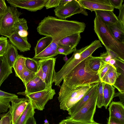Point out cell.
<instances>
[{"label": "cell", "instance_id": "obj_1", "mask_svg": "<svg viewBox=\"0 0 124 124\" xmlns=\"http://www.w3.org/2000/svg\"><path fill=\"white\" fill-rule=\"evenodd\" d=\"M85 27V24L83 22L48 16L39 23L37 29L39 34L52 37V41L58 44L67 36L83 32Z\"/></svg>", "mask_w": 124, "mask_h": 124}, {"label": "cell", "instance_id": "obj_2", "mask_svg": "<svg viewBox=\"0 0 124 124\" xmlns=\"http://www.w3.org/2000/svg\"><path fill=\"white\" fill-rule=\"evenodd\" d=\"M91 56L81 62L67 75L63 78V83L69 88H73L100 82L97 72L93 71L89 66Z\"/></svg>", "mask_w": 124, "mask_h": 124}, {"label": "cell", "instance_id": "obj_3", "mask_svg": "<svg viewBox=\"0 0 124 124\" xmlns=\"http://www.w3.org/2000/svg\"><path fill=\"white\" fill-rule=\"evenodd\" d=\"M100 41L95 40L90 45L79 49H76L71 57L65 62L61 70L55 72L53 82L58 86L64 77L81 62L88 57L98 48L102 47Z\"/></svg>", "mask_w": 124, "mask_h": 124}, {"label": "cell", "instance_id": "obj_4", "mask_svg": "<svg viewBox=\"0 0 124 124\" xmlns=\"http://www.w3.org/2000/svg\"><path fill=\"white\" fill-rule=\"evenodd\" d=\"M94 29L99 40L105 47L113 51L124 61V43L117 41L108 28L97 16L94 20Z\"/></svg>", "mask_w": 124, "mask_h": 124}, {"label": "cell", "instance_id": "obj_5", "mask_svg": "<svg viewBox=\"0 0 124 124\" xmlns=\"http://www.w3.org/2000/svg\"><path fill=\"white\" fill-rule=\"evenodd\" d=\"M94 84L84 85L70 88L62 83L58 97L60 109L68 111L81 99Z\"/></svg>", "mask_w": 124, "mask_h": 124}, {"label": "cell", "instance_id": "obj_6", "mask_svg": "<svg viewBox=\"0 0 124 124\" xmlns=\"http://www.w3.org/2000/svg\"><path fill=\"white\" fill-rule=\"evenodd\" d=\"M97 97V89L77 112L67 117L66 119L77 123L90 124L95 122L93 117L96 111Z\"/></svg>", "mask_w": 124, "mask_h": 124}, {"label": "cell", "instance_id": "obj_7", "mask_svg": "<svg viewBox=\"0 0 124 124\" xmlns=\"http://www.w3.org/2000/svg\"><path fill=\"white\" fill-rule=\"evenodd\" d=\"M22 14L16 8L8 7L5 12L0 15V35L7 38L9 36L14 32L15 23Z\"/></svg>", "mask_w": 124, "mask_h": 124}, {"label": "cell", "instance_id": "obj_8", "mask_svg": "<svg viewBox=\"0 0 124 124\" xmlns=\"http://www.w3.org/2000/svg\"><path fill=\"white\" fill-rule=\"evenodd\" d=\"M56 94L55 90L52 87L46 88L42 91L36 93L26 94L22 92L17 94L25 96L30 99L35 109L42 111L47 102L52 99Z\"/></svg>", "mask_w": 124, "mask_h": 124}, {"label": "cell", "instance_id": "obj_9", "mask_svg": "<svg viewBox=\"0 0 124 124\" xmlns=\"http://www.w3.org/2000/svg\"><path fill=\"white\" fill-rule=\"evenodd\" d=\"M86 9L82 8L78 0H71L64 5L60 4L54 9L55 14L59 19H65L77 14L87 16Z\"/></svg>", "mask_w": 124, "mask_h": 124}, {"label": "cell", "instance_id": "obj_10", "mask_svg": "<svg viewBox=\"0 0 124 124\" xmlns=\"http://www.w3.org/2000/svg\"><path fill=\"white\" fill-rule=\"evenodd\" d=\"M48 0H7L11 6L36 12L45 7Z\"/></svg>", "mask_w": 124, "mask_h": 124}, {"label": "cell", "instance_id": "obj_11", "mask_svg": "<svg viewBox=\"0 0 124 124\" xmlns=\"http://www.w3.org/2000/svg\"><path fill=\"white\" fill-rule=\"evenodd\" d=\"M30 101L28 98H18L13 99L9 108L11 124H15L25 109Z\"/></svg>", "mask_w": 124, "mask_h": 124}, {"label": "cell", "instance_id": "obj_12", "mask_svg": "<svg viewBox=\"0 0 124 124\" xmlns=\"http://www.w3.org/2000/svg\"><path fill=\"white\" fill-rule=\"evenodd\" d=\"M78 1L82 8L89 9L92 12L97 10L113 11L114 10L109 0H78Z\"/></svg>", "mask_w": 124, "mask_h": 124}, {"label": "cell", "instance_id": "obj_13", "mask_svg": "<svg viewBox=\"0 0 124 124\" xmlns=\"http://www.w3.org/2000/svg\"><path fill=\"white\" fill-rule=\"evenodd\" d=\"M56 58L51 57L40 59L38 61L43 72L47 76L48 87H52L55 72L54 67Z\"/></svg>", "mask_w": 124, "mask_h": 124}, {"label": "cell", "instance_id": "obj_14", "mask_svg": "<svg viewBox=\"0 0 124 124\" xmlns=\"http://www.w3.org/2000/svg\"><path fill=\"white\" fill-rule=\"evenodd\" d=\"M8 38L9 42L20 52L30 50L31 45L27 41V37H22L14 32Z\"/></svg>", "mask_w": 124, "mask_h": 124}, {"label": "cell", "instance_id": "obj_15", "mask_svg": "<svg viewBox=\"0 0 124 124\" xmlns=\"http://www.w3.org/2000/svg\"><path fill=\"white\" fill-rule=\"evenodd\" d=\"M24 93L28 94L40 92L47 88L46 83L37 75L29 82L25 86Z\"/></svg>", "mask_w": 124, "mask_h": 124}, {"label": "cell", "instance_id": "obj_16", "mask_svg": "<svg viewBox=\"0 0 124 124\" xmlns=\"http://www.w3.org/2000/svg\"><path fill=\"white\" fill-rule=\"evenodd\" d=\"M109 106V116L115 118L124 123V104L120 101H112Z\"/></svg>", "mask_w": 124, "mask_h": 124}, {"label": "cell", "instance_id": "obj_17", "mask_svg": "<svg viewBox=\"0 0 124 124\" xmlns=\"http://www.w3.org/2000/svg\"><path fill=\"white\" fill-rule=\"evenodd\" d=\"M99 82L94 84L81 99L68 110L70 116L72 115L77 112L86 103L97 90Z\"/></svg>", "mask_w": 124, "mask_h": 124}, {"label": "cell", "instance_id": "obj_18", "mask_svg": "<svg viewBox=\"0 0 124 124\" xmlns=\"http://www.w3.org/2000/svg\"><path fill=\"white\" fill-rule=\"evenodd\" d=\"M96 16H98L104 23L109 26L117 23L118 21L113 11L107 10L95 11Z\"/></svg>", "mask_w": 124, "mask_h": 124}, {"label": "cell", "instance_id": "obj_19", "mask_svg": "<svg viewBox=\"0 0 124 124\" xmlns=\"http://www.w3.org/2000/svg\"><path fill=\"white\" fill-rule=\"evenodd\" d=\"M108 27L115 39L119 43H124V24L118 20L116 23Z\"/></svg>", "mask_w": 124, "mask_h": 124}, {"label": "cell", "instance_id": "obj_20", "mask_svg": "<svg viewBox=\"0 0 124 124\" xmlns=\"http://www.w3.org/2000/svg\"><path fill=\"white\" fill-rule=\"evenodd\" d=\"M18 97L15 94L6 92L0 89V114L7 112L9 108L11 101Z\"/></svg>", "mask_w": 124, "mask_h": 124}, {"label": "cell", "instance_id": "obj_21", "mask_svg": "<svg viewBox=\"0 0 124 124\" xmlns=\"http://www.w3.org/2000/svg\"><path fill=\"white\" fill-rule=\"evenodd\" d=\"M12 68L10 66L4 57H0V88L4 81L12 73Z\"/></svg>", "mask_w": 124, "mask_h": 124}, {"label": "cell", "instance_id": "obj_22", "mask_svg": "<svg viewBox=\"0 0 124 124\" xmlns=\"http://www.w3.org/2000/svg\"><path fill=\"white\" fill-rule=\"evenodd\" d=\"M19 55L17 49L8 41L7 49L3 56L11 68H13V64Z\"/></svg>", "mask_w": 124, "mask_h": 124}, {"label": "cell", "instance_id": "obj_23", "mask_svg": "<svg viewBox=\"0 0 124 124\" xmlns=\"http://www.w3.org/2000/svg\"><path fill=\"white\" fill-rule=\"evenodd\" d=\"M121 74L118 73L116 68L111 65L109 69L100 81L105 83L113 85L117 78Z\"/></svg>", "mask_w": 124, "mask_h": 124}, {"label": "cell", "instance_id": "obj_24", "mask_svg": "<svg viewBox=\"0 0 124 124\" xmlns=\"http://www.w3.org/2000/svg\"><path fill=\"white\" fill-rule=\"evenodd\" d=\"M115 88L112 85L104 83L103 88V106L106 109L114 97Z\"/></svg>", "mask_w": 124, "mask_h": 124}, {"label": "cell", "instance_id": "obj_25", "mask_svg": "<svg viewBox=\"0 0 124 124\" xmlns=\"http://www.w3.org/2000/svg\"><path fill=\"white\" fill-rule=\"evenodd\" d=\"M81 38L80 33H77L67 36L58 43V46H67L76 48Z\"/></svg>", "mask_w": 124, "mask_h": 124}, {"label": "cell", "instance_id": "obj_26", "mask_svg": "<svg viewBox=\"0 0 124 124\" xmlns=\"http://www.w3.org/2000/svg\"><path fill=\"white\" fill-rule=\"evenodd\" d=\"M30 100L25 109L15 124H25L29 118L34 115L35 109Z\"/></svg>", "mask_w": 124, "mask_h": 124}, {"label": "cell", "instance_id": "obj_27", "mask_svg": "<svg viewBox=\"0 0 124 124\" xmlns=\"http://www.w3.org/2000/svg\"><path fill=\"white\" fill-rule=\"evenodd\" d=\"M26 59V57L23 55H19L13 66L16 76L19 78L25 67V62Z\"/></svg>", "mask_w": 124, "mask_h": 124}, {"label": "cell", "instance_id": "obj_28", "mask_svg": "<svg viewBox=\"0 0 124 124\" xmlns=\"http://www.w3.org/2000/svg\"><path fill=\"white\" fill-rule=\"evenodd\" d=\"M52 40V38L48 36L43 37L39 39L38 41L34 48L35 55L38 54L48 47Z\"/></svg>", "mask_w": 124, "mask_h": 124}, {"label": "cell", "instance_id": "obj_29", "mask_svg": "<svg viewBox=\"0 0 124 124\" xmlns=\"http://www.w3.org/2000/svg\"><path fill=\"white\" fill-rule=\"evenodd\" d=\"M58 54L56 51L52 50L48 46L40 53L34 55L33 58L38 59H45L53 57Z\"/></svg>", "mask_w": 124, "mask_h": 124}, {"label": "cell", "instance_id": "obj_30", "mask_svg": "<svg viewBox=\"0 0 124 124\" xmlns=\"http://www.w3.org/2000/svg\"><path fill=\"white\" fill-rule=\"evenodd\" d=\"M25 66L29 70L35 73L39 70L40 66L38 61L34 58L26 57L25 62Z\"/></svg>", "mask_w": 124, "mask_h": 124}, {"label": "cell", "instance_id": "obj_31", "mask_svg": "<svg viewBox=\"0 0 124 124\" xmlns=\"http://www.w3.org/2000/svg\"><path fill=\"white\" fill-rule=\"evenodd\" d=\"M28 29L27 21L23 18H19L15 23L13 27L14 32L17 33L24 30L27 31Z\"/></svg>", "mask_w": 124, "mask_h": 124}, {"label": "cell", "instance_id": "obj_32", "mask_svg": "<svg viewBox=\"0 0 124 124\" xmlns=\"http://www.w3.org/2000/svg\"><path fill=\"white\" fill-rule=\"evenodd\" d=\"M36 73L33 72L25 68L20 78L25 86L30 81L33 79L36 76Z\"/></svg>", "mask_w": 124, "mask_h": 124}, {"label": "cell", "instance_id": "obj_33", "mask_svg": "<svg viewBox=\"0 0 124 124\" xmlns=\"http://www.w3.org/2000/svg\"><path fill=\"white\" fill-rule=\"evenodd\" d=\"M104 83L100 81L97 88L96 106L99 108L103 106V88Z\"/></svg>", "mask_w": 124, "mask_h": 124}, {"label": "cell", "instance_id": "obj_34", "mask_svg": "<svg viewBox=\"0 0 124 124\" xmlns=\"http://www.w3.org/2000/svg\"><path fill=\"white\" fill-rule=\"evenodd\" d=\"M101 61L97 57L90 56L89 61V65L93 71L97 72L99 68Z\"/></svg>", "mask_w": 124, "mask_h": 124}, {"label": "cell", "instance_id": "obj_35", "mask_svg": "<svg viewBox=\"0 0 124 124\" xmlns=\"http://www.w3.org/2000/svg\"><path fill=\"white\" fill-rule=\"evenodd\" d=\"M76 49V48L69 46H58L56 51L57 54L68 55L73 52Z\"/></svg>", "mask_w": 124, "mask_h": 124}, {"label": "cell", "instance_id": "obj_36", "mask_svg": "<svg viewBox=\"0 0 124 124\" xmlns=\"http://www.w3.org/2000/svg\"><path fill=\"white\" fill-rule=\"evenodd\" d=\"M112 86L117 88L120 93H124V75L121 74Z\"/></svg>", "mask_w": 124, "mask_h": 124}, {"label": "cell", "instance_id": "obj_37", "mask_svg": "<svg viewBox=\"0 0 124 124\" xmlns=\"http://www.w3.org/2000/svg\"><path fill=\"white\" fill-rule=\"evenodd\" d=\"M110 65H111L109 63L104 62L101 61L99 68L97 72L100 80L107 71Z\"/></svg>", "mask_w": 124, "mask_h": 124}, {"label": "cell", "instance_id": "obj_38", "mask_svg": "<svg viewBox=\"0 0 124 124\" xmlns=\"http://www.w3.org/2000/svg\"><path fill=\"white\" fill-rule=\"evenodd\" d=\"M8 40L7 38L1 36L0 37V57L3 56L7 49Z\"/></svg>", "mask_w": 124, "mask_h": 124}, {"label": "cell", "instance_id": "obj_39", "mask_svg": "<svg viewBox=\"0 0 124 124\" xmlns=\"http://www.w3.org/2000/svg\"><path fill=\"white\" fill-rule=\"evenodd\" d=\"M115 59L116 62L114 66L118 73L124 75V62L118 59Z\"/></svg>", "mask_w": 124, "mask_h": 124}, {"label": "cell", "instance_id": "obj_40", "mask_svg": "<svg viewBox=\"0 0 124 124\" xmlns=\"http://www.w3.org/2000/svg\"><path fill=\"white\" fill-rule=\"evenodd\" d=\"M36 75L46 83L47 88H49L48 87V83L47 75L45 73L43 72L40 66L38 72L36 73Z\"/></svg>", "mask_w": 124, "mask_h": 124}, {"label": "cell", "instance_id": "obj_41", "mask_svg": "<svg viewBox=\"0 0 124 124\" xmlns=\"http://www.w3.org/2000/svg\"><path fill=\"white\" fill-rule=\"evenodd\" d=\"M1 120V124H11L9 111L7 113L1 114L0 115Z\"/></svg>", "mask_w": 124, "mask_h": 124}, {"label": "cell", "instance_id": "obj_42", "mask_svg": "<svg viewBox=\"0 0 124 124\" xmlns=\"http://www.w3.org/2000/svg\"><path fill=\"white\" fill-rule=\"evenodd\" d=\"M61 0H48L45 6L46 9L56 8L60 5Z\"/></svg>", "mask_w": 124, "mask_h": 124}, {"label": "cell", "instance_id": "obj_43", "mask_svg": "<svg viewBox=\"0 0 124 124\" xmlns=\"http://www.w3.org/2000/svg\"><path fill=\"white\" fill-rule=\"evenodd\" d=\"M97 57L101 61L106 63H109L110 60L112 58L107 51L101 53L100 55Z\"/></svg>", "mask_w": 124, "mask_h": 124}, {"label": "cell", "instance_id": "obj_44", "mask_svg": "<svg viewBox=\"0 0 124 124\" xmlns=\"http://www.w3.org/2000/svg\"><path fill=\"white\" fill-rule=\"evenodd\" d=\"M110 3L114 8L118 9L122 5L123 0H109Z\"/></svg>", "mask_w": 124, "mask_h": 124}, {"label": "cell", "instance_id": "obj_45", "mask_svg": "<svg viewBox=\"0 0 124 124\" xmlns=\"http://www.w3.org/2000/svg\"><path fill=\"white\" fill-rule=\"evenodd\" d=\"M119 10V14L117 17L119 21L124 24V4L122 5Z\"/></svg>", "mask_w": 124, "mask_h": 124}, {"label": "cell", "instance_id": "obj_46", "mask_svg": "<svg viewBox=\"0 0 124 124\" xmlns=\"http://www.w3.org/2000/svg\"><path fill=\"white\" fill-rule=\"evenodd\" d=\"M5 0H0V15L4 13L7 9Z\"/></svg>", "mask_w": 124, "mask_h": 124}, {"label": "cell", "instance_id": "obj_47", "mask_svg": "<svg viewBox=\"0 0 124 124\" xmlns=\"http://www.w3.org/2000/svg\"><path fill=\"white\" fill-rule=\"evenodd\" d=\"M107 124H124V123L115 118L109 116L108 119Z\"/></svg>", "mask_w": 124, "mask_h": 124}, {"label": "cell", "instance_id": "obj_48", "mask_svg": "<svg viewBox=\"0 0 124 124\" xmlns=\"http://www.w3.org/2000/svg\"><path fill=\"white\" fill-rule=\"evenodd\" d=\"M105 48L106 50V51L112 58L115 59H118L124 61L122 60L118 55L115 52L106 47Z\"/></svg>", "mask_w": 124, "mask_h": 124}, {"label": "cell", "instance_id": "obj_49", "mask_svg": "<svg viewBox=\"0 0 124 124\" xmlns=\"http://www.w3.org/2000/svg\"><path fill=\"white\" fill-rule=\"evenodd\" d=\"M116 96L118 97L120 99V101L124 104V93H122L119 91L115 93L114 97Z\"/></svg>", "mask_w": 124, "mask_h": 124}, {"label": "cell", "instance_id": "obj_50", "mask_svg": "<svg viewBox=\"0 0 124 124\" xmlns=\"http://www.w3.org/2000/svg\"><path fill=\"white\" fill-rule=\"evenodd\" d=\"M25 124H36V121L34 116H32L29 118Z\"/></svg>", "mask_w": 124, "mask_h": 124}, {"label": "cell", "instance_id": "obj_51", "mask_svg": "<svg viewBox=\"0 0 124 124\" xmlns=\"http://www.w3.org/2000/svg\"><path fill=\"white\" fill-rule=\"evenodd\" d=\"M49 46L52 50L56 51L58 46L57 43L52 41Z\"/></svg>", "mask_w": 124, "mask_h": 124}, {"label": "cell", "instance_id": "obj_52", "mask_svg": "<svg viewBox=\"0 0 124 124\" xmlns=\"http://www.w3.org/2000/svg\"><path fill=\"white\" fill-rule=\"evenodd\" d=\"M17 33L21 37L24 38L27 37L28 34L27 31L26 30H24L19 32Z\"/></svg>", "mask_w": 124, "mask_h": 124}, {"label": "cell", "instance_id": "obj_53", "mask_svg": "<svg viewBox=\"0 0 124 124\" xmlns=\"http://www.w3.org/2000/svg\"><path fill=\"white\" fill-rule=\"evenodd\" d=\"M116 60L115 59L112 58L110 60L109 63V64L113 66H114V65L116 63Z\"/></svg>", "mask_w": 124, "mask_h": 124}, {"label": "cell", "instance_id": "obj_54", "mask_svg": "<svg viewBox=\"0 0 124 124\" xmlns=\"http://www.w3.org/2000/svg\"><path fill=\"white\" fill-rule=\"evenodd\" d=\"M71 0H61L60 2V4L64 5L65 4Z\"/></svg>", "mask_w": 124, "mask_h": 124}, {"label": "cell", "instance_id": "obj_55", "mask_svg": "<svg viewBox=\"0 0 124 124\" xmlns=\"http://www.w3.org/2000/svg\"><path fill=\"white\" fill-rule=\"evenodd\" d=\"M58 124H69L66 121L65 119L62 120Z\"/></svg>", "mask_w": 124, "mask_h": 124}, {"label": "cell", "instance_id": "obj_56", "mask_svg": "<svg viewBox=\"0 0 124 124\" xmlns=\"http://www.w3.org/2000/svg\"><path fill=\"white\" fill-rule=\"evenodd\" d=\"M66 121L69 124H79L78 123H76L65 119Z\"/></svg>", "mask_w": 124, "mask_h": 124}, {"label": "cell", "instance_id": "obj_57", "mask_svg": "<svg viewBox=\"0 0 124 124\" xmlns=\"http://www.w3.org/2000/svg\"><path fill=\"white\" fill-rule=\"evenodd\" d=\"M68 59H69L67 58V55H65V56L63 57V60L65 62H67Z\"/></svg>", "mask_w": 124, "mask_h": 124}, {"label": "cell", "instance_id": "obj_58", "mask_svg": "<svg viewBox=\"0 0 124 124\" xmlns=\"http://www.w3.org/2000/svg\"><path fill=\"white\" fill-rule=\"evenodd\" d=\"M79 124H101L99 123H98L96 122H95L93 123H90V124H84V123H78Z\"/></svg>", "mask_w": 124, "mask_h": 124}, {"label": "cell", "instance_id": "obj_59", "mask_svg": "<svg viewBox=\"0 0 124 124\" xmlns=\"http://www.w3.org/2000/svg\"><path fill=\"white\" fill-rule=\"evenodd\" d=\"M44 124H49L48 122H45Z\"/></svg>", "mask_w": 124, "mask_h": 124}, {"label": "cell", "instance_id": "obj_60", "mask_svg": "<svg viewBox=\"0 0 124 124\" xmlns=\"http://www.w3.org/2000/svg\"><path fill=\"white\" fill-rule=\"evenodd\" d=\"M1 119L0 120V124H1Z\"/></svg>", "mask_w": 124, "mask_h": 124}]
</instances>
